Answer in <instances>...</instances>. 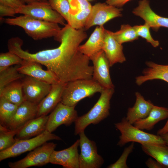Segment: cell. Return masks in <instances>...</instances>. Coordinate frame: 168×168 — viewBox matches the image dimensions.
I'll return each mask as SVG.
<instances>
[{
	"instance_id": "cell-41",
	"label": "cell",
	"mask_w": 168,
	"mask_h": 168,
	"mask_svg": "<svg viewBox=\"0 0 168 168\" xmlns=\"http://www.w3.org/2000/svg\"><path fill=\"white\" fill-rule=\"evenodd\" d=\"M167 132H168V118L164 126L157 131V134L161 135Z\"/></svg>"
},
{
	"instance_id": "cell-24",
	"label": "cell",
	"mask_w": 168,
	"mask_h": 168,
	"mask_svg": "<svg viewBox=\"0 0 168 168\" xmlns=\"http://www.w3.org/2000/svg\"><path fill=\"white\" fill-rule=\"evenodd\" d=\"M168 118V108L154 105L146 117L137 121L133 125L141 130L150 131L159 122Z\"/></svg>"
},
{
	"instance_id": "cell-32",
	"label": "cell",
	"mask_w": 168,
	"mask_h": 168,
	"mask_svg": "<svg viewBox=\"0 0 168 168\" xmlns=\"http://www.w3.org/2000/svg\"><path fill=\"white\" fill-rule=\"evenodd\" d=\"M52 8L60 14L70 24L72 14L69 3L67 0H48Z\"/></svg>"
},
{
	"instance_id": "cell-8",
	"label": "cell",
	"mask_w": 168,
	"mask_h": 168,
	"mask_svg": "<svg viewBox=\"0 0 168 168\" xmlns=\"http://www.w3.org/2000/svg\"><path fill=\"white\" fill-rule=\"evenodd\" d=\"M17 13L29 16L38 19L65 26V20L53 9L48 2H36L26 4L16 10Z\"/></svg>"
},
{
	"instance_id": "cell-31",
	"label": "cell",
	"mask_w": 168,
	"mask_h": 168,
	"mask_svg": "<svg viewBox=\"0 0 168 168\" xmlns=\"http://www.w3.org/2000/svg\"><path fill=\"white\" fill-rule=\"evenodd\" d=\"M21 128L10 129L0 124V151L10 148L15 144L16 140L14 137Z\"/></svg>"
},
{
	"instance_id": "cell-40",
	"label": "cell",
	"mask_w": 168,
	"mask_h": 168,
	"mask_svg": "<svg viewBox=\"0 0 168 168\" xmlns=\"http://www.w3.org/2000/svg\"><path fill=\"white\" fill-rule=\"evenodd\" d=\"M70 5L72 15H74L78 12V0H67Z\"/></svg>"
},
{
	"instance_id": "cell-39",
	"label": "cell",
	"mask_w": 168,
	"mask_h": 168,
	"mask_svg": "<svg viewBox=\"0 0 168 168\" xmlns=\"http://www.w3.org/2000/svg\"><path fill=\"white\" fill-rule=\"evenodd\" d=\"M146 166L149 168H164L163 166L156 160L150 158L145 162Z\"/></svg>"
},
{
	"instance_id": "cell-13",
	"label": "cell",
	"mask_w": 168,
	"mask_h": 168,
	"mask_svg": "<svg viewBox=\"0 0 168 168\" xmlns=\"http://www.w3.org/2000/svg\"><path fill=\"white\" fill-rule=\"evenodd\" d=\"M93 64L92 78L104 88H114L110 73L109 61L103 50L90 58Z\"/></svg>"
},
{
	"instance_id": "cell-22",
	"label": "cell",
	"mask_w": 168,
	"mask_h": 168,
	"mask_svg": "<svg viewBox=\"0 0 168 168\" xmlns=\"http://www.w3.org/2000/svg\"><path fill=\"white\" fill-rule=\"evenodd\" d=\"M105 29L103 26H97L87 41L79 46L78 50L90 58L102 50Z\"/></svg>"
},
{
	"instance_id": "cell-20",
	"label": "cell",
	"mask_w": 168,
	"mask_h": 168,
	"mask_svg": "<svg viewBox=\"0 0 168 168\" xmlns=\"http://www.w3.org/2000/svg\"><path fill=\"white\" fill-rule=\"evenodd\" d=\"M147 67L143 70L142 74L135 78L136 84L139 86L149 81L161 80L168 83V65L158 64L153 62L147 61Z\"/></svg>"
},
{
	"instance_id": "cell-4",
	"label": "cell",
	"mask_w": 168,
	"mask_h": 168,
	"mask_svg": "<svg viewBox=\"0 0 168 168\" xmlns=\"http://www.w3.org/2000/svg\"><path fill=\"white\" fill-rule=\"evenodd\" d=\"M104 89L92 78L70 81L66 83L61 102L69 106H75L81 100L96 93H100Z\"/></svg>"
},
{
	"instance_id": "cell-34",
	"label": "cell",
	"mask_w": 168,
	"mask_h": 168,
	"mask_svg": "<svg viewBox=\"0 0 168 168\" xmlns=\"http://www.w3.org/2000/svg\"><path fill=\"white\" fill-rule=\"evenodd\" d=\"M133 27L138 37L145 39L154 47H156L159 45V41L154 40L151 35L150 31L151 27L148 24L145 22L143 25H135Z\"/></svg>"
},
{
	"instance_id": "cell-23",
	"label": "cell",
	"mask_w": 168,
	"mask_h": 168,
	"mask_svg": "<svg viewBox=\"0 0 168 168\" xmlns=\"http://www.w3.org/2000/svg\"><path fill=\"white\" fill-rule=\"evenodd\" d=\"M49 115H42L30 120L23 126L15 136L16 140L29 139L37 136L46 130Z\"/></svg>"
},
{
	"instance_id": "cell-1",
	"label": "cell",
	"mask_w": 168,
	"mask_h": 168,
	"mask_svg": "<svg viewBox=\"0 0 168 168\" xmlns=\"http://www.w3.org/2000/svg\"><path fill=\"white\" fill-rule=\"evenodd\" d=\"M87 37L84 29H76L66 24L54 37L60 43L57 48L31 53L22 48L23 41L20 38L11 40L8 51L22 59L37 62L52 72L59 81L66 83L72 81L92 78L93 66L90 58L81 53L78 48Z\"/></svg>"
},
{
	"instance_id": "cell-28",
	"label": "cell",
	"mask_w": 168,
	"mask_h": 168,
	"mask_svg": "<svg viewBox=\"0 0 168 168\" xmlns=\"http://www.w3.org/2000/svg\"><path fill=\"white\" fill-rule=\"evenodd\" d=\"M20 65L9 67L0 71V91L9 84L21 80L25 75L20 73L18 68Z\"/></svg>"
},
{
	"instance_id": "cell-21",
	"label": "cell",
	"mask_w": 168,
	"mask_h": 168,
	"mask_svg": "<svg viewBox=\"0 0 168 168\" xmlns=\"http://www.w3.org/2000/svg\"><path fill=\"white\" fill-rule=\"evenodd\" d=\"M135 96V103L133 107L128 109L125 117L128 122L132 124L146 117L154 105L150 100H146L140 93L136 92Z\"/></svg>"
},
{
	"instance_id": "cell-26",
	"label": "cell",
	"mask_w": 168,
	"mask_h": 168,
	"mask_svg": "<svg viewBox=\"0 0 168 168\" xmlns=\"http://www.w3.org/2000/svg\"><path fill=\"white\" fill-rule=\"evenodd\" d=\"M143 151L158 162L163 167L168 168V146L166 144L141 145Z\"/></svg>"
},
{
	"instance_id": "cell-17",
	"label": "cell",
	"mask_w": 168,
	"mask_h": 168,
	"mask_svg": "<svg viewBox=\"0 0 168 168\" xmlns=\"http://www.w3.org/2000/svg\"><path fill=\"white\" fill-rule=\"evenodd\" d=\"M38 105L25 100L19 105L9 123L5 126L10 129L20 128L35 118Z\"/></svg>"
},
{
	"instance_id": "cell-7",
	"label": "cell",
	"mask_w": 168,
	"mask_h": 168,
	"mask_svg": "<svg viewBox=\"0 0 168 168\" xmlns=\"http://www.w3.org/2000/svg\"><path fill=\"white\" fill-rule=\"evenodd\" d=\"M57 144L46 142L30 152L24 158L14 162H9L11 168H27L42 166L49 163L50 156Z\"/></svg>"
},
{
	"instance_id": "cell-37",
	"label": "cell",
	"mask_w": 168,
	"mask_h": 168,
	"mask_svg": "<svg viewBox=\"0 0 168 168\" xmlns=\"http://www.w3.org/2000/svg\"><path fill=\"white\" fill-rule=\"evenodd\" d=\"M0 4L10 7L16 10L24 5L18 0H0Z\"/></svg>"
},
{
	"instance_id": "cell-5",
	"label": "cell",
	"mask_w": 168,
	"mask_h": 168,
	"mask_svg": "<svg viewBox=\"0 0 168 168\" xmlns=\"http://www.w3.org/2000/svg\"><path fill=\"white\" fill-rule=\"evenodd\" d=\"M120 133L117 145L122 147L129 142H138L141 145L166 144L160 135L146 132L130 124L125 117L114 124Z\"/></svg>"
},
{
	"instance_id": "cell-29",
	"label": "cell",
	"mask_w": 168,
	"mask_h": 168,
	"mask_svg": "<svg viewBox=\"0 0 168 168\" xmlns=\"http://www.w3.org/2000/svg\"><path fill=\"white\" fill-rule=\"evenodd\" d=\"M113 35L116 40L122 44L137 40L139 37L133 26L128 24L122 25L119 30L113 32Z\"/></svg>"
},
{
	"instance_id": "cell-6",
	"label": "cell",
	"mask_w": 168,
	"mask_h": 168,
	"mask_svg": "<svg viewBox=\"0 0 168 168\" xmlns=\"http://www.w3.org/2000/svg\"><path fill=\"white\" fill-rule=\"evenodd\" d=\"M54 140H60L61 139L46 130L32 138L16 140V142L11 147L0 152V161L31 151L48 141Z\"/></svg>"
},
{
	"instance_id": "cell-10",
	"label": "cell",
	"mask_w": 168,
	"mask_h": 168,
	"mask_svg": "<svg viewBox=\"0 0 168 168\" xmlns=\"http://www.w3.org/2000/svg\"><path fill=\"white\" fill-rule=\"evenodd\" d=\"M122 9L106 3L98 2L92 6L90 13L85 23L86 29L95 25L103 26L115 18L122 16Z\"/></svg>"
},
{
	"instance_id": "cell-16",
	"label": "cell",
	"mask_w": 168,
	"mask_h": 168,
	"mask_svg": "<svg viewBox=\"0 0 168 168\" xmlns=\"http://www.w3.org/2000/svg\"><path fill=\"white\" fill-rule=\"evenodd\" d=\"M41 65L35 61L23 59L18 70L21 73L51 85L60 82L52 72L43 69Z\"/></svg>"
},
{
	"instance_id": "cell-36",
	"label": "cell",
	"mask_w": 168,
	"mask_h": 168,
	"mask_svg": "<svg viewBox=\"0 0 168 168\" xmlns=\"http://www.w3.org/2000/svg\"><path fill=\"white\" fill-rule=\"evenodd\" d=\"M16 14V10L10 7L0 4V19L5 16L14 17Z\"/></svg>"
},
{
	"instance_id": "cell-3",
	"label": "cell",
	"mask_w": 168,
	"mask_h": 168,
	"mask_svg": "<svg viewBox=\"0 0 168 168\" xmlns=\"http://www.w3.org/2000/svg\"><path fill=\"white\" fill-rule=\"evenodd\" d=\"M114 91V88H104L92 108L86 114L78 117L74 122L75 135L84 131L90 124H97L109 115L110 100Z\"/></svg>"
},
{
	"instance_id": "cell-14",
	"label": "cell",
	"mask_w": 168,
	"mask_h": 168,
	"mask_svg": "<svg viewBox=\"0 0 168 168\" xmlns=\"http://www.w3.org/2000/svg\"><path fill=\"white\" fill-rule=\"evenodd\" d=\"M79 139L68 148L59 151L54 150L50 156L49 163L61 165L65 168H79Z\"/></svg>"
},
{
	"instance_id": "cell-19",
	"label": "cell",
	"mask_w": 168,
	"mask_h": 168,
	"mask_svg": "<svg viewBox=\"0 0 168 168\" xmlns=\"http://www.w3.org/2000/svg\"><path fill=\"white\" fill-rule=\"evenodd\" d=\"M102 50L109 61L110 67L117 63H123L126 60L123 52V45L115 39L113 32L105 29Z\"/></svg>"
},
{
	"instance_id": "cell-12",
	"label": "cell",
	"mask_w": 168,
	"mask_h": 168,
	"mask_svg": "<svg viewBox=\"0 0 168 168\" xmlns=\"http://www.w3.org/2000/svg\"><path fill=\"white\" fill-rule=\"evenodd\" d=\"M25 100L38 105L49 92L51 85L25 75L21 80Z\"/></svg>"
},
{
	"instance_id": "cell-30",
	"label": "cell",
	"mask_w": 168,
	"mask_h": 168,
	"mask_svg": "<svg viewBox=\"0 0 168 168\" xmlns=\"http://www.w3.org/2000/svg\"><path fill=\"white\" fill-rule=\"evenodd\" d=\"M18 105L0 97V124L6 126L15 114Z\"/></svg>"
},
{
	"instance_id": "cell-15",
	"label": "cell",
	"mask_w": 168,
	"mask_h": 168,
	"mask_svg": "<svg viewBox=\"0 0 168 168\" xmlns=\"http://www.w3.org/2000/svg\"><path fill=\"white\" fill-rule=\"evenodd\" d=\"M132 12L142 18L155 31H158L161 27L168 28V18L156 13L151 8L148 0L140 1L138 6L133 9Z\"/></svg>"
},
{
	"instance_id": "cell-25",
	"label": "cell",
	"mask_w": 168,
	"mask_h": 168,
	"mask_svg": "<svg viewBox=\"0 0 168 168\" xmlns=\"http://www.w3.org/2000/svg\"><path fill=\"white\" fill-rule=\"evenodd\" d=\"M0 97L18 106L25 100L21 80L14 81L5 86L0 91Z\"/></svg>"
},
{
	"instance_id": "cell-42",
	"label": "cell",
	"mask_w": 168,
	"mask_h": 168,
	"mask_svg": "<svg viewBox=\"0 0 168 168\" xmlns=\"http://www.w3.org/2000/svg\"><path fill=\"white\" fill-rule=\"evenodd\" d=\"M24 5L29 4L36 2H48V0H18Z\"/></svg>"
},
{
	"instance_id": "cell-43",
	"label": "cell",
	"mask_w": 168,
	"mask_h": 168,
	"mask_svg": "<svg viewBox=\"0 0 168 168\" xmlns=\"http://www.w3.org/2000/svg\"><path fill=\"white\" fill-rule=\"evenodd\" d=\"M87 0V1H92V0Z\"/></svg>"
},
{
	"instance_id": "cell-9",
	"label": "cell",
	"mask_w": 168,
	"mask_h": 168,
	"mask_svg": "<svg viewBox=\"0 0 168 168\" xmlns=\"http://www.w3.org/2000/svg\"><path fill=\"white\" fill-rule=\"evenodd\" d=\"M79 168H100L104 163L102 157L97 152L96 142L86 135L84 131L80 133Z\"/></svg>"
},
{
	"instance_id": "cell-18",
	"label": "cell",
	"mask_w": 168,
	"mask_h": 168,
	"mask_svg": "<svg viewBox=\"0 0 168 168\" xmlns=\"http://www.w3.org/2000/svg\"><path fill=\"white\" fill-rule=\"evenodd\" d=\"M66 83L59 82L51 85L49 93L37 105L36 117L47 115L61 102Z\"/></svg>"
},
{
	"instance_id": "cell-27",
	"label": "cell",
	"mask_w": 168,
	"mask_h": 168,
	"mask_svg": "<svg viewBox=\"0 0 168 168\" xmlns=\"http://www.w3.org/2000/svg\"><path fill=\"white\" fill-rule=\"evenodd\" d=\"M78 12L71 16L69 25L73 28H84L85 23L90 13L92 6L86 0H78Z\"/></svg>"
},
{
	"instance_id": "cell-38",
	"label": "cell",
	"mask_w": 168,
	"mask_h": 168,
	"mask_svg": "<svg viewBox=\"0 0 168 168\" xmlns=\"http://www.w3.org/2000/svg\"><path fill=\"white\" fill-rule=\"evenodd\" d=\"M131 0H107L106 3L109 5L119 8Z\"/></svg>"
},
{
	"instance_id": "cell-35",
	"label": "cell",
	"mask_w": 168,
	"mask_h": 168,
	"mask_svg": "<svg viewBox=\"0 0 168 168\" xmlns=\"http://www.w3.org/2000/svg\"><path fill=\"white\" fill-rule=\"evenodd\" d=\"M134 142L132 143L124 149L123 152L119 159L114 163L109 165L108 168H128L127 161L129 154L133 151Z\"/></svg>"
},
{
	"instance_id": "cell-33",
	"label": "cell",
	"mask_w": 168,
	"mask_h": 168,
	"mask_svg": "<svg viewBox=\"0 0 168 168\" xmlns=\"http://www.w3.org/2000/svg\"><path fill=\"white\" fill-rule=\"evenodd\" d=\"M23 59L17 55L9 51L0 54V71L13 65H20Z\"/></svg>"
},
{
	"instance_id": "cell-11",
	"label": "cell",
	"mask_w": 168,
	"mask_h": 168,
	"mask_svg": "<svg viewBox=\"0 0 168 168\" xmlns=\"http://www.w3.org/2000/svg\"><path fill=\"white\" fill-rule=\"evenodd\" d=\"M75 107L60 102L49 115L46 130L52 133L61 125L69 126L75 122L78 117Z\"/></svg>"
},
{
	"instance_id": "cell-2",
	"label": "cell",
	"mask_w": 168,
	"mask_h": 168,
	"mask_svg": "<svg viewBox=\"0 0 168 168\" xmlns=\"http://www.w3.org/2000/svg\"><path fill=\"white\" fill-rule=\"evenodd\" d=\"M5 21L7 24L21 27L29 36L35 40L54 37L61 29L58 23L24 15L6 18Z\"/></svg>"
}]
</instances>
